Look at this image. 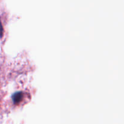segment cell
I'll return each instance as SVG.
<instances>
[{"instance_id": "2", "label": "cell", "mask_w": 124, "mask_h": 124, "mask_svg": "<svg viewBox=\"0 0 124 124\" xmlns=\"http://www.w3.org/2000/svg\"><path fill=\"white\" fill-rule=\"evenodd\" d=\"M2 35H3V29H2V24L0 22V38L2 37Z\"/></svg>"}, {"instance_id": "1", "label": "cell", "mask_w": 124, "mask_h": 124, "mask_svg": "<svg viewBox=\"0 0 124 124\" xmlns=\"http://www.w3.org/2000/svg\"><path fill=\"white\" fill-rule=\"evenodd\" d=\"M23 99V93L21 92H17L12 96V99L14 104H18Z\"/></svg>"}]
</instances>
